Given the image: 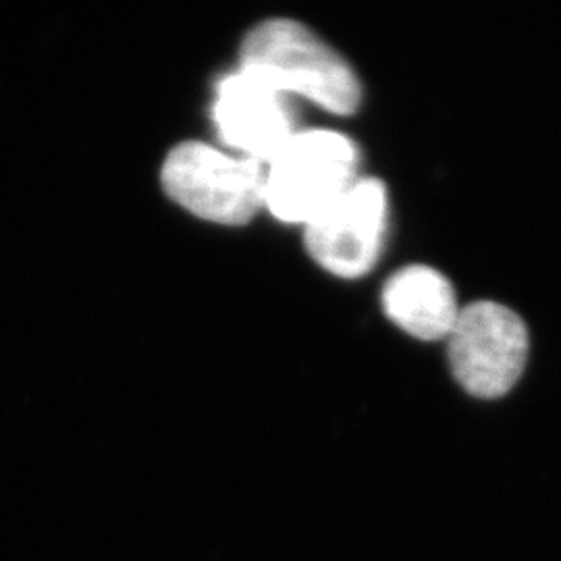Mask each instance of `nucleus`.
Wrapping results in <instances>:
<instances>
[{"mask_svg": "<svg viewBox=\"0 0 561 561\" xmlns=\"http://www.w3.org/2000/svg\"><path fill=\"white\" fill-rule=\"evenodd\" d=\"M241 71L283 96H301L333 115H354L360 81L347 60L294 20H266L241 42Z\"/></svg>", "mask_w": 561, "mask_h": 561, "instance_id": "f257e3e1", "label": "nucleus"}, {"mask_svg": "<svg viewBox=\"0 0 561 561\" xmlns=\"http://www.w3.org/2000/svg\"><path fill=\"white\" fill-rule=\"evenodd\" d=\"M360 152L340 131L306 129L264 164V206L275 219L306 225L358 180Z\"/></svg>", "mask_w": 561, "mask_h": 561, "instance_id": "f03ea898", "label": "nucleus"}, {"mask_svg": "<svg viewBox=\"0 0 561 561\" xmlns=\"http://www.w3.org/2000/svg\"><path fill=\"white\" fill-rule=\"evenodd\" d=\"M162 190L204 221L238 227L264 206V164L202 141L175 146L161 169Z\"/></svg>", "mask_w": 561, "mask_h": 561, "instance_id": "7ed1b4c3", "label": "nucleus"}, {"mask_svg": "<svg viewBox=\"0 0 561 561\" xmlns=\"http://www.w3.org/2000/svg\"><path fill=\"white\" fill-rule=\"evenodd\" d=\"M528 329L520 317L497 301L461 308L447 337V358L456 381L482 400L505 396L528 362Z\"/></svg>", "mask_w": 561, "mask_h": 561, "instance_id": "20e7f679", "label": "nucleus"}, {"mask_svg": "<svg viewBox=\"0 0 561 561\" xmlns=\"http://www.w3.org/2000/svg\"><path fill=\"white\" fill-rule=\"evenodd\" d=\"M389 221L382 181L358 178L321 215L306 222V250L341 279L364 277L381 259Z\"/></svg>", "mask_w": 561, "mask_h": 561, "instance_id": "39448f33", "label": "nucleus"}, {"mask_svg": "<svg viewBox=\"0 0 561 561\" xmlns=\"http://www.w3.org/2000/svg\"><path fill=\"white\" fill-rule=\"evenodd\" d=\"M213 121L236 157L261 164L273 161L298 134L289 99L241 69L217 83Z\"/></svg>", "mask_w": 561, "mask_h": 561, "instance_id": "423d86ee", "label": "nucleus"}, {"mask_svg": "<svg viewBox=\"0 0 561 561\" xmlns=\"http://www.w3.org/2000/svg\"><path fill=\"white\" fill-rule=\"evenodd\" d=\"M382 308L401 331L422 341L447 340L461 310L449 279L422 264L389 277L382 287Z\"/></svg>", "mask_w": 561, "mask_h": 561, "instance_id": "0eeeda50", "label": "nucleus"}]
</instances>
